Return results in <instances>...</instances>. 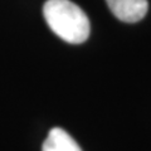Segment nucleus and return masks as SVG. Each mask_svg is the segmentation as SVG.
<instances>
[{
	"instance_id": "1",
	"label": "nucleus",
	"mask_w": 151,
	"mask_h": 151,
	"mask_svg": "<svg viewBox=\"0 0 151 151\" xmlns=\"http://www.w3.org/2000/svg\"><path fill=\"white\" fill-rule=\"evenodd\" d=\"M43 15L52 32L67 43L79 44L89 37L88 17L70 0H47Z\"/></svg>"
},
{
	"instance_id": "2",
	"label": "nucleus",
	"mask_w": 151,
	"mask_h": 151,
	"mask_svg": "<svg viewBox=\"0 0 151 151\" xmlns=\"http://www.w3.org/2000/svg\"><path fill=\"white\" fill-rule=\"evenodd\" d=\"M110 10L119 20L137 23L144 19L149 9L147 0H106Z\"/></svg>"
},
{
	"instance_id": "3",
	"label": "nucleus",
	"mask_w": 151,
	"mask_h": 151,
	"mask_svg": "<svg viewBox=\"0 0 151 151\" xmlns=\"http://www.w3.org/2000/svg\"><path fill=\"white\" fill-rule=\"evenodd\" d=\"M42 151H82V149L67 131L54 127L44 140Z\"/></svg>"
}]
</instances>
